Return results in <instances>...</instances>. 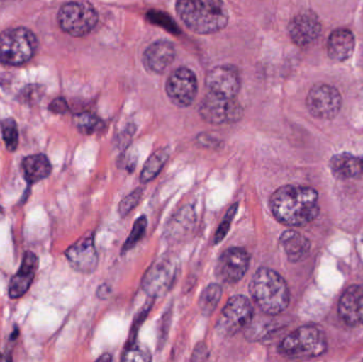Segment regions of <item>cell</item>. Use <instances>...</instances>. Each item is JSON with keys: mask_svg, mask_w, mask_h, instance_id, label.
Here are the masks:
<instances>
[{"mask_svg": "<svg viewBox=\"0 0 363 362\" xmlns=\"http://www.w3.org/2000/svg\"><path fill=\"white\" fill-rule=\"evenodd\" d=\"M254 310L251 302L243 295H235L228 300L218 318L216 331L224 337L240 333L253 320Z\"/></svg>", "mask_w": 363, "mask_h": 362, "instance_id": "52a82bcc", "label": "cell"}, {"mask_svg": "<svg viewBox=\"0 0 363 362\" xmlns=\"http://www.w3.org/2000/svg\"><path fill=\"white\" fill-rule=\"evenodd\" d=\"M23 174L28 184H35L48 178L52 171L50 162L44 154L29 155L23 161Z\"/></svg>", "mask_w": 363, "mask_h": 362, "instance_id": "603a6c76", "label": "cell"}, {"mask_svg": "<svg viewBox=\"0 0 363 362\" xmlns=\"http://www.w3.org/2000/svg\"><path fill=\"white\" fill-rule=\"evenodd\" d=\"M330 169L340 180L358 178L363 174V159L351 153H340L330 159Z\"/></svg>", "mask_w": 363, "mask_h": 362, "instance_id": "44dd1931", "label": "cell"}, {"mask_svg": "<svg viewBox=\"0 0 363 362\" xmlns=\"http://www.w3.org/2000/svg\"><path fill=\"white\" fill-rule=\"evenodd\" d=\"M363 300V288L353 286L347 289L339 301V316L347 324L356 325L360 323L359 312Z\"/></svg>", "mask_w": 363, "mask_h": 362, "instance_id": "ffe728a7", "label": "cell"}, {"mask_svg": "<svg viewBox=\"0 0 363 362\" xmlns=\"http://www.w3.org/2000/svg\"><path fill=\"white\" fill-rule=\"evenodd\" d=\"M98 297L101 298V299H106L108 295H110V287L106 286V285H102L99 289H98Z\"/></svg>", "mask_w": 363, "mask_h": 362, "instance_id": "d6a6232c", "label": "cell"}, {"mask_svg": "<svg viewBox=\"0 0 363 362\" xmlns=\"http://www.w3.org/2000/svg\"><path fill=\"white\" fill-rule=\"evenodd\" d=\"M250 293L264 314L275 316L289 305L290 293L286 281L274 270L260 268L250 283Z\"/></svg>", "mask_w": 363, "mask_h": 362, "instance_id": "3957f363", "label": "cell"}, {"mask_svg": "<svg viewBox=\"0 0 363 362\" xmlns=\"http://www.w3.org/2000/svg\"><path fill=\"white\" fill-rule=\"evenodd\" d=\"M147 229V219L146 217H142V218L138 219L135 223H134L133 230H132L131 234H130L129 238H128L127 242H125V246L123 248V252L125 253L130 249L133 248L136 244H138V240L142 239L143 236H144L145 232H146Z\"/></svg>", "mask_w": 363, "mask_h": 362, "instance_id": "83f0119b", "label": "cell"}, {"mask_svg": "<svg viewBox=\"0 0 363 362\" xmlns=\"http://www.w3.org/2000/svg\"><path fill=\"white\" fill-rule=\"evenodd\" d=\"M279 242L289 261L294 263L304 259L311 251V242L302 234L291 230L284 232Z\"/></svg>", "mask_w": 363, "mask_h": 362, "instance_id": "7402d4cb", "label": "cell"}, {"mask_svg": "<svg viewBox=\"0 0 363 362\" xmlns=\"http://www.w3.org/2000/svg\"><path fill=\"white\" fill-rule=\"evenodd\" d=\"M196 213L190 206L182 208L176 213L167 223L165 235L168 240L172 242H179L185 239L191 234L196 225Z\"/></svg>", "mask_w": 363, "mask_h": 362, "instance_id": "ac0fdd59", "label": "cell"}, {"mask_svg": "<svg viewBox=\"0 0 363 362\" xmlns=\"http://www.w3.org/2000/svg\"><path fill=\"white\" fill-rule=\"evenodd\" d=\"M222 295V287L218 284H211L203 290L201 295L200 300H199V306L203 314L209 316L213 314V310L219 303L220 299Z\"/></svg>", "mask_w": 363, "mask_h": 362, "instance_id": "d4e9b609", "label": "cell"}, {"mask_svg": "<svg viewBox=\"0 0 363 362\" xmlns=\"http://www.w3.org/2000/svg\"><path fill=\"white\" fill-rule=\"evenodd\" d=\"M237 212V204L233 205L232 208L228 210V214H226L225 218L222 221L221 225H220L219 229L216 232L215 240H213V244H218L224 239L228 232L230 231V223H232L233 219H234L235 214Z\"/></svg>", "mask_w": 363, "mask_h": 362, "instance_id": "f546056e", "label": "cell"}, {"mask_svg": "<svg viewBox=\"0 0 363 362\" xmlns=\"http://www.w3.org/2000/svg\"><path fill=\"white\" fill-rule=\"evenodd\" d=\"M74 125L79 131L85 135L96 133L102 125L101 120L91 113L84 112L74 117Z\"/></svg>", "mask_w": 363, "mask_h": 362, "instance_id": "484cf974", "label": "cell"}, {"mask_svg": "<svg viewBox=\"0 0 363 362\" xmlns=\"http://www.w3.org/2000/svg\"><path fill=\"white\" fill-rule=\"evenodd\" d=\"M270 208L275 219L283 225L303 227L319 214V193L311 187L286 185L271 196Z\"/></svg>", "mask_w": 363, "mask_h": 362, "instance_id": "6da1fadb", "label": "cell"}, {"mask_svg": "<svg viewBox=\"0 0 363 362\" xmlns=\"http://www.w3.org/2000/svg\"><path fill=\"white\" fill-rule=\"evenodd\" d=\"M49 110L55 114H63L68 110L67 102L63 98H57V99L53 100L52 103L49 106Z\"/></svg>", "mask_w": 363, "mask_h": 362, "instance_id": "1f68e13d", "label": "cell"}, {"mask_svg": "<svg viewBox=\"0 0 363 362\" xmlns=\"http://www.w3.org/2000/svg\"><path fill=\"white\" fill-rule=\"evenodd\" d=\"M166 91L172 103L180 108L189 106L196 99L198 91L196 74L189 68H178L168 79Z\"/></svg>", "mask_w": 363, "mask_h": 362, "instance_id": "30bf717a", "label": "cell"}, {"mask_svg": "<svg viewBox=\"0 0 363 362\" xmlns=\"http://www.w3.org/2000/svg\"><path fill=\"white\" fill-rule=\"evenodd\" d=\"M176 57V49L169 40H161L151 44L144 53L147 69L155 74L165 72Z\"/></svg>", "mask_w": 363, "mask_h": 362, "instance_id": "e0dca14e", "label": "cell"}, {"mask_svg": "<svg viewBox=\"0 0 363 362\" xmlns=\"http://www.w3.org/2000/svg\"><path fill=\"white\" fill-rule=\"evenodd\" d=\"M123 361H150L151 356L148 352L142 349H129L121 357Z\"/></svg>", "mask_w": 363, "mask_h": 362, "instance_id": "4dcf8cb0", "label": "cell"}, {"mask_svg": "<svg viewBox=\"0 0 363 362\" xmlns=\"http://www.w3.org/2000/svg\"><path fill=\"white\" fill-rule=\"evenodd\" d=\"M176 273V264L172 259L155 261L143 280V289L150 297H162L172 288Z\"/></svg>", "mask_w": 363, "mask_h": 362, "instance_id": "7c38bea8", "label": "cell"}, {"mask_svg": "<svg viewBox=\"0 0 363 362\" xmlns=\"http://www.w3.org/2000/svg\"><path fill=\"white\" fill-rule=\"evenodd\" d=\"M57 21L65 33L81 38L93 31L98 23V13L91 2L70 1L60 9Z\"/></svg>", "mask_w": 363, "mask_h": 362, "instance_id": "8992f818", "label": "cell"}, {"mask_svg": "<svg viewBox=\"0 0 363 362\" xmlns=\"http://www.w3.org/2000/svg\"><path fill=\"white\" fill-rule=\"evenodd\" d=\"M321 21L313 11L298 13L290 21L288 27L292 42L300 47L308 46L315 42L321 33Z\"/></svg>", "mask_w": 363, "mask_h": 362, "instance_id": "4fadbf2b", "label": "cell"}, {"mask_svg": "<svg viewBox=\"0 0 363 362\" xmlns=\"http://www.w3.org/2000/svg\"><path fill=\"white\" fill-rule=\"evenodd\" d=\"M201 117L213 125L234 123L242 118V106L235 98L224 97L208 91L199 108Z\"/></svg>", "mask_w": 363, "mask_h": 362, "instance_id": "ba28073f", "label": "cell"}, {"mask_svg": "<svg viewBox=\"0 0 363 362\" xmlns=\"http://www.w3.org/2000/svg\"><path fill=\"white\" fill-rule=\"evenodd\" d=\"M2 137H4L6 148L13 152L18 146V129L14 119H4L1 123Z\"/></svg>", "mask_w": 363, "mask_h": 362, "instance_id": "4316f807", "label": "cell"}, {"mask_svg": "<svg viewBox=\"0 0 363 362\" xmlns=\"http://www.w3.org/2000/svg\"><path fill=\"white\" fill-rule=\"evenodd\" d=\"M205 83L211 93L235 98L240 89V74L234 66L220 65L207 74Z\"/></svg>", "mask_w": 363, "mask_h": 362, "instance_id": "5bb4252c", "label": "cell"}, {"mask_svg": "<svg viewBox=\"0 0 363 362\" xmlns=\"http://www.w3.org/2000/svg\"><path fill=\"white\" fill-rule=\"evenodd\" d=\"M177 13L196 33H215L228 25V13L222 0H177Z\"/></svg>", "mask_w": 363, "mask_h": 362, "instance_id": "7a4b0ae2", "label": "cell"}, {"mask_svg": "<svg viewBox=\"0 0 363 362\" xmlns=\"http://www.w3.org/2000/svg\"><path fill=\"white\" fill-rule=\"evenodd\" d=\"M359 318H360V323H362V324H363V300L362 302V307H360Z\"/></svg>", "mask_w": 363, "mask_h": 362, "instance_id": "e575fe53", "label": "cell"}, {"mask_svg": "<svg viewBox=\"0 0 363 362\" xmlns=\"http://www.w3.org/2000/svg\"><path fill=\"white\" fill-rule=\"evenodd\" d=\"M307 108L313 116L320 119L335 118L342 106V97L332 85H315L307 96Z\"/></svg>", "mask_w": 363, "mask_h": 362, "instance_id": "9c48e42d", "label": "cell"}, {"mask_svg": "<svg viewBox=\"0 0 363 362\" xmlns=\"http://www.w3.org/2000/svg\"><path fill=\"white\" fill-rule=\"evenodd\" d=\"M250 255L245 249L230 248L222 253L216 266V276L221 282L235 284L247 273Z\"/></svg>", "mask_w": 363, "mask_h": 362, "instance_id": "8fae6325", "label": "cell"}, {"mask_svg": "<svg viewBox=\"0 0 363 362\" xmlns=\"http://www.w3.org/2000/svg\"><path fill=\"white\" fill-rule=\"evenodd\" d=\"M66 257L77 271L91 273L98 266V253L96 250L94 236L81 238L66 251Z\"/></svg>", "mask_w": 363, "mask_h": 362, "instance_id": "9a60e30c", "label": "cell"}, {"mask_svg": "<svg viewBox=\"0 0 363 362\" xmlns=\"http://www.w3.org/2000/svg\"><path fill=\"white\" fill-rule=\"evenodd\" d=\"M112 361V356L111 355L106 354L104 355V356L100 357V358H98V361Z\"/></svg>", "mask_w": 363, "mask_h": 362, "instance_id": "836d02e7", "label": "cell"}, {"mask_svg": "<svg viewBox=\"0 0 363 362\" xmlns=\"http://www.w3.org/2000/svg\"><path fill=\"white\" fill-rule=\"evenodd\" d=\"M38 268V259L34 253L26 252L18 272L13 276L9 287L11 299H21L31 287Z\"/></svg>", "mask_w": 363, "mask_h": 362, "instance_id": "2e32d148", "label": "cell"}, {"mask_svg": "<svg viewBox=\"0 0 363 362\" xmlns=\"http://www.w3.org/2000/svg\"><path fill=\"white\" fill-rule=\"evenodd\" d=\"M168 157H169V154L165 149L155 151L149 157L148 161L146 162L144 168H143L142 174H140L142 183H149L155 180L163 169L165 164L167 163Z\"/></svg>", "mask_w": 363, "mask_h": 362, "instance_id": "cb8c5ba5", "label": "cell"}, {"mask_svg": "<svg viewBox=\"0 0 363 362\" xmlns=\"http://www.w3.org/2000/svg\"><path fill=\"white\" fill-rule=\"evenodd\" d=\"M355 45V36L353 32L345 28L335 30L328 38V55L334 61H347L353 55Z\"/></svg>", "mask_w": 363, "mask_h": 362, "instance_id": "d6986e66", "label": "cell"}, {"mask_svg": "<svg viewBox=\"0 0 363 362\" xmlns=\"http://www.w3.org/2000/svg\"><path fill=\"white\" fill-rule=\"evenodd\" d=\"M328 349L325 335L319 327L306 325L292 332L279 346V353L288 358L321 356Z\"/></svg>", "mask_w": 363, "mask_h": 362, "instance_id": "277c9868", "label": "cell"}, {"mask_svg": "<svg viewBox=\"0 0 363 362\" xmlns=\"http://www.w3.org/2000/svg\"><path fill=\"white\" fill-rule=\"evenodd\" d=\"M143 189H136L133 193L128 195L125 199L121 200L119 203L118 212L121 217H125L130 214V212L134 210L140 203V199H142Z\"/></svg>", "mask_w": 363, "mask_h": 362, "instance_id": "f1b7e54d", "label": "cell"}, {"mask_svg": "<svg viewBox=\"0 0 363 362\" xmlns=\"http://www.w3.org/2000/svg\"><path fill=\"white\" fill-rule=\"evenodd\" d=\"M38 40L31 30L11 28L0 34V62L19 66L29 62L38 50Z\"/></svg>", "mask_w": 363, "mask_h": 362, "instance_id": "5b68a950", "label": "cell"}]
</instances>
